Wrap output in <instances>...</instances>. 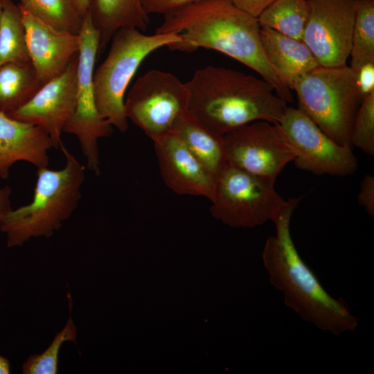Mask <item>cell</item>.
I'll use <instances>...</instances> for the list:
<instances>
[{
    "label": "cell",
    "instance_id": "cell-32",
    "mask_svg": "<svg viewBox=\"0 0 374 374\" xmlns=\"http://www.w3.org/2000/svg\"><path fill=\"white\" fill-rule=\"evenodd\" d=\"M78 10L82 17H84L88 12V0H73Z\"/></svg>",
    "mask_w": 374,
    "mask_h": 374
},
{
    "label": "cell",
    "instance_id": "cell-19",
    "mask_svg": "<svg viewBox=\"0 0 374 374\" xmlns=\"http://www.w3.org/2000/svg\"><path fill=\"white\" fill-rule=\"evenodd\" d=\"M172 132L217 179L227 164L222 136L208 130L189 110L178 118Z\"/></svg>",
    "mask_w": 374,
    "mask_h": 374
},
{
    "label": "cell",
    "instance_id": "cell-9",
    "mask_svg": "<svg viewBox=\"0 0 374 374\" xmlns=\"http://www.w3.org/2000/svg\"><path fill=\"white\" fill-rule=\"evenodd\" d=\"M78 35L80 42L77 69V105L63 132L78 138L87 168L99 175L98 140L109 136L113 126L100 116L96 105L93 73L100 38L88 13L83 19Z\"/></svg>",
    "mask_w": 374,
    "mask_h": 374
},
{
    "label": "cell",
    "instance_id": "cell-7",
    "mask_svg": "<svg viewBox=\"0 0 374 374\" xmlns=\"http://www.w3.org/2000/svg\"><path fill=\"white\" fill-rule=\"evenodd\" d=\"M212 215L232 227L253 228L274 221L288 205L274 183L227 163L216 179Z\"/></svg>",
    "mask_w": 374,
    "mask_h": 374
},
{
    "label": "cell",
    "instance_id": "cell-4",
    "mask_svg": "<svg viewBox=\"0 0 374 374\" xmlns=\"http://www.w3.org/2000/svg\"><path fill=\"white\" fill-rule=\"evenodd\" d=\"M66 165L60 170L38 168L32 202L11 209L0 218L8 247L23 245L33 238H50L68 219L81 199L85 167L63 145Z\"/></svg>",
    "mask_w": 374,
    "mask_h": 374
},
{
    "label": "cell",
    "instance_id": "cell-28",
    "mask_svg": "<svg viewBox=\"0 0 374 374\" xmlns=\"http://www.w3.org/2000/svg\"><path fill=\"white\" fill-rule=\"evenodd\" d=\"M357 200L368 215H374V177L373 175H366L364 177L360 184Z\"/></svg>",
    "mask_w": 374,
    "mask_h": 374
},
{
    "label": "cell",
    "instance_id": "cell-8",
    "mask_svg": "<svg viewBox=\"0 0 374 374\" xmlns=\"http://www.w3.org/2000/svg\"><path fill=\"white\" fill-rule=\"evenodd\" d=\"M188 107L186 83L172 73L157 69L139 77L124 100L127 119L153 141L171 132Z\"/></svg>",
    "mask_w": 374,
    "mask_h": 374
},
{
    "label": "cell",
    "instance_id": "cell-5",
    "mask_svg": "<svg viewBox=\"0 0 374 374\" xmlns=\"http://www.w3.org/2000/svg\"><path fill=\"white\" fill-rule=\"evenodd\" d=\"M105 60L93 73L96 105L100 116L121 132L128 128L124 100L127 89L143 61L152 52L179 42L175 33L145 35L134 27L118 29Z\"/></svg>",
    "mask_w": 374,
    "mask_h": 374
},
{
    "label": "cell",
    "instance_id": "cell-27",
    "mask_svg": "<svg viewBox=\"0 0 374 374\" xmlns=\"http://www.w3.org/2000/svg\"><path fill=\"white\" fill-rule=\"evenodd\" d=\"M196 1L198 0H141V2L147 15H165Z\"/></svg>",
    "mask_w": 374,
    "mask_h": 374
},
{
    "label": "cell",
    "instance_id": "cell-18",
    "mask_svg": "<svg viewBox=\"0 0 374 374\" xmlns=\"http://www.w3.org/2000/svg\"><path fill=\"white\" fill-rule=\"evenodd\" d=\"M88 12L93 27L99 34V52L110 42L114 33L124 27L145 31L149 15L141 0H88Z\"/></svg>",
    "mask_w": 374,
    "mask_h": 374
},
{
    "label": "cell",
    "instance_id": "cell-29",
    "mask_svg": "<svg viewBox=\"0 0 374 374\" xmlns=\"http://www.w3.org/2000/svg\"><path fill=\"white\" fill-rule=\"evenodd\" d=\"M355 72L357 86L364 98L374 92V63L364 64Z\"/></svg>",
    "mask_w": 374,
    "mask_h": 374
},
{
    "label": "cell",
    "instance_id": "cell-16",
    "mask_svg": "<svg viewBox=\"0 0 374 374\" xmlns=\"http://www.w3.org/2000/svg\"><path fill=\"white\" fill-rule=\"evenodd\" d=\"M52 148V140L40 127L0 112V178H8L10 167L19 161L37 169L48 167Z\"/></svg>",
    "mask_w": 374,
    "mask_h": 374
},
{
    "label": "cell",
    "instance_id": "cell-22",
    "mask_svg": "<svg viewBox=\"0 0 374 374\" xmlns=\"http://www.w3.org/2000/svg\"><path fill=\"white\" fill-rule=\"evenodd\" d=\"M310 15L307 0H276L257 18L265 26L288 37L303 40Z\"/></svg>",
    "mask_w": 374,
    "mask_h": 374
},
{
    "label": "cell",
    "instance_id": "cell-30",
    "mask_svg": "<svg viewBox=\"0 0 374 374\" xmlns=\"http://www.w3.org/2000/svg\"><path fill=\"white\" fill-rule=\"evenodd\" d=\"M276 0H232L240 10L258 18L261 13Z\"/></svg>",
    "mask_w": 374,
    "mask_h": 374
},
{
    "label": "cell",
    "instance_id": "cell-26",
    "mask_svg": "<svg viewBox=\"0 0 374 374\" xmlns=\"http://www.w3.org/2000/svg\"><path fill=\"white\" fill-rule=\"evenodd\" d=\"M350 143L366 154L374 155V92L363 98L356 112Z\"/></svg>",
    "mask_w": 374,
    "mask_h": 374
},
{
    "label": "cell",
    "instance_id": "cell-2",
    "mask_svg": "<svg viewBox=\"0 0 374 374\" xmlns=\"http://www.w3.org/2000/svg\"><path fill=\"white\" fill-rule=\"evenodd\" d=\"M273 221L276 234L264 245L262 261L270 283L283 295L285 304L303 320L334 335L355 330L358 320L341 299L330 296L299 255L290 232L292 213L300 198Z\"/></svg>",
    "mask_w": 374,
    "mask_h": 374
},
{
    "label": "cell",
    "instance_id": "cell-1",
    "mask_svg": "<svg viewBox=\"0 0 374 374\" xmlns=\"http://www.w3.org/2000/svg\"><path fill=\"white\" fill-rule=\"evenodd\" d=\"M163 16L155 33H175L181 37L170 49L217 51L256 71L287 103L293 101L292 90L278 78L265 54L257 18L238 8L232 0H198Z\"/></svg>",
    "mask_w": 374,
    "mask_h": 374
},
{
    "label": "cell",
    "instance_id": "cell-24",
    "mask_svg": "<svg viewBox=\"0 0 374 374\" xmlns=\"http://www.w3.org/2000/svg\"><path fill=\"white\" fill-rule=\"evenodd\" d=\"M350 56V67L374 63V0H358Z\"/></svg>",
    "mask_w": 374,
    "mask_h": 374
},
{
    "label": "cell",
    "instance_id": "cell-34",
    "mask_svg": "<svg viewBox=\"0 0 374 374\" xmlns=\"http://www.w3.org/2000/svg\"><path fill=\"white\" fill-rule=\"evenodd\" d=\"M5 0H0V24L1 20L2 10Z\"/></svg>",
    "mask_w": 374,
    "mask_h": 374
},
{
    "label": "cell",
    "instance_id": "cell-6",
    "mask_svg": "<svg viewBox=\"0 0 374 374\" xmlns=\"http://www.w3.org/2000/svg\"><path fill=\"white\" fill-rule=\"evenodd\" d=\"M292 90L299 108L327 136L351 146L352 126L363 97L350 66H319L300 78Z\"/></svg>",
    "mask_w": 374,
    "mask_h": 374
},
{
    "label": "cell",
    "instance_id": "cell-17",
    "mask_svg": "<svg viewBox=\"0 0 374 374\" xmlns=\"http://www.w3.org/2000/svg\"><path fill=\"white\" fill-rule=\"evenodd\" d=\"M260 35L265 54L274 71L291 90L306 73L319 65L303 40L260 26Z\"/></svg>",
    "mask_w": 374,
    "mask_h": 374
},
{
    "label": "cell",
    "instance_id": "cell-23",
    "mask_svg": "<svg viewBox=\"0 0 374 374\" xmlns=\"http://www.w3.org/2000/svg\"><path fill=\"white\" fill-rule=\"evenodd\" d=\"M21 8L53 28L78 35L82 17L73 0H20Z\"/></svg>",
    "mask_w": 374,
    "mask_h": 374
},
{
    "label": "cell",
    "instance_id": "cell-11",
    "mask_svg": "<svg viewBox=\"0 0 374 374\" xmlns=\"http://www.w3.org/2000/svg\"><path fill=\"white\" fill-rule=\"evenodd\" d=\"M279 124L296 150L293 162L298 168L341 177L357 170V159L351 146L333 141L299 107L287 106Z\"/></svg>",
    "mask_w": 374,
    "mask_h": 374
},
{
    "label": "cell",
    "instance_id": "cell-31",
    "mask_svg": "<svg viewBox=\"0 0 374 374\" xmlns=\"http://www.w3.org/2000/svg\"><path fill=\"white\" fill-rule=\"evenodd\" d=\"M10 195L11 188L9 186H6L0 188V218L12 209Z\"/></svg>",
    "mask_w": 374,
    "mask_h": 374
},
{
    "label": "cell",
    "instance_id": "cell-15",
    "mask_svg": "<svg viewBox=\"0 0 374 374\" xmlns=\"http://www.w3.org/2000/svg\"><path fill=\"white\" fill-rule=\"evenodd\" d=\"M19 7L30 61L44 84L60 75L78 53L80 36L57 30Z\"/></svg>",
    "mask_w": 374,
    "mask_h": 374
},
{
    "label": "cell",
    "instance_id": "cell-10",
    "mask_svg": "<svg viewBox=\"0 0 374 374\" xmlns=\"http://www.w3.org/2000/svg\"><path fill=\"white\" fill-rule=\"evenodd\" d=\"M227 163L275 183L296 152L279 123L253 121L222 136Z\"/></svg>",
    "mask_w": 374,
    "mask_h": 374
},
{
    "label": "cell",
    "instance_id": "cell-25",
    "mask_svg": "<svg viewBox=\"0 0 374 374\" xmlns=\"http://www.w3.org/2000/svg\"><path fill=\"white\" fill-rule=\"evenodd\" d=\"M69 317L62 328L56 334L49 346L41 354L30 355L22 365L24 374H56L57 373L58 355L61 346L65 341L77 344V328L72 317V298L69 292L67 294Z\"/></svg>",
    "mask_w": 374,
    "mask_h": 374
},
{
    "label": "cell",
    "instance_id": "cell-21",
    "mask_svg": "<svg viewBox=\"0 0 374 374\" xmlns=\"http://www.w3.org/2000/svg\"><path fill=\"white\" fill-rule=\"evenodd\" d=\"M31 62L21 11L12 0H5L0 24V66L6 63Z\"/></svg>",
    "mask_w": 374,
    "mask_h": 374
},
{
    "label": "cell",
    "instance_id": "cell-3",
    "mask_svg": "<svg viewBox=\"0 0 374 374\" xmlns=\"http://www.w3.org/2000/svg\"><path fill=\"white\" fill-rule=\"evenodd\" d=\"M185 83L188 110L220 136L256 121L279 123L287 107L263 78L232 69L207 66Z\"/></svg>",
    "mask_w": 374,
    "mask_h": 374
},
{
    "label": "cell",
    "instance_id": "cell-33",
    "mask_svg": "<svg viewBox=\"0 0 374 374\" xmlns=\"http://www.w3.org/2000/svg\"><path fill=\"white\" fill-rule=\"evenodd\" d=\"M10 373V366L9 360L2 355H0V374H9Z\"/></svg>",
    "mask_w": 374,
    "mask_h": 374
},
{
    "label": "cell",
    "instance_id": "cell-20",
    "mask_svg": "<svg viewBox=\"0 0 374 374\" xmlns=\"http://www.w3.org/2000/svg\"><path fill=\"white\" fill-rule=\"evenodd\" d=\"M44 84L31 62L0 66V112L7 115L27 103Z\"/></svg>",
    "mask_w": 374,
    "mask_h": 374
},
{
    "label": "cell",
    "instance_id": "cell-12",
    "mask_svg": "<svg viewBox=\"0 0 374 374\" xmlns=\"http://www.w3.org/2000/svg\"><path fill=\"white\" fill-rule=\"evenodd\" d=\"M310 15L303 41L321 66L346 64L358 0H307Z\"/></svg>",
    "mask_w": 374,
    "mask_h": 374
},
{
    "label": "cell",
    "instance_id": "cell-14",
    "mask_svg": "<svg viewBox=\"0 0 374 374\" xmlns=\"http://www.w3.org/2000/svg\"><path fill=\"white\" fill-rule=\"evenodd\" d=\"M153 142L162 179L171 190L213 199L215 178L177 135L171 132Z\"/></svg>",
    "mask_w": 374,
    "mask_h": 374
},
{
    "label": "cell",
    "instance_id": "cell-13",
    "mask_svg": "<svg viewBox=\"0 0 374 374\" xmlns=\"http://www.w3.org/2000/svg\"><path fill=\"white\" fill-rule=\"evenodd\" d=\"M78 53L59 75L45 83L24 105L8 116L33 123L50 136L55 148H60L61 135L77 105Z\"/></svg>",
    "mask_w": 374,
    "mask_h": 374
}]
</instances>
